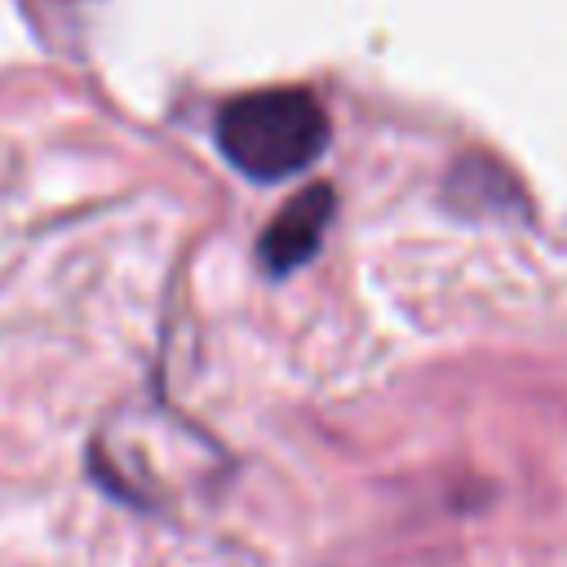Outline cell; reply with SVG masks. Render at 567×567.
I'll list each match as a JSON object with an SVG mask.
<instances>
[{
    "mask_svg": "<svg viewBox=\"0 0 567 567\" xmlns=\"http://www.w3.org/2000/svg\"><path fill=\"white\" fill-rule=\"evenodd\" d=\"M332 213H337V195H332L328 182H315V186L297 190V195L270 217V226H266L261 239H257V261H261V270H266L270 279H284V275L301 270V266L319 252Z\"/></svg>",
    "mask_w": 567,
    "mask_h": 567,
    "instance_id": "cell-2",
    "label": "cell"
},
{
    "mask_svg": "<svg viewBox=\"0 0 567 567\" xmlns=\"http://www.w3.org/2000/svg\"><path fill=\"white\" fill-rule=\"evenodd\" d=\"M221 159L252 182H284L310 168L328 146V115L310 89H257L217 111Z\"/></svg>",
    "mask_w": 567,
    "mask_h": 567,
    "instance_id": "cell-1",
    "label": "cell"
}]
</instances>
